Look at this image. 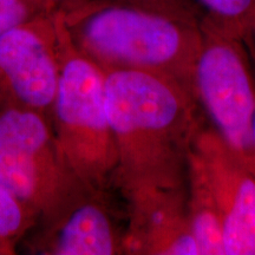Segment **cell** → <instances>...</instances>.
<instances>
[{"mask_svg":"<svg viewBox=\"0 0 255 255\" xmlns=\"http://www.w3.org/2000/svg\"><path fill=\"white\" fill-rule=\"evenodd\" d=\"M206 13L237 27L241 34L255 25V0H195Z\"/></svg>","mask_w":255,"mask_h":255,"instance_id":"cell-12","label":"cell"},{"mask_svg":"<svg viewBox=\"0 0 255 255\" xmlns=\"http://www.w3.org/2000/svg\"><path fill=\"white\" fill-rule=\"evenodd\" d=\"M111 4L131 6L168 17L188 21H200L205 11L195 0H102Z\"/></svg>","mask_w":255,"mask_h":255,"instance_id":"cell-13","label":"cell"},{"mask_svg":"<svg viewBox=\"0 0 255 255\" xmlns=\"http://www.w3.org/2000/svg\"><path fill=\"white\" fill-rule=\"evenodd\" d=\"M126 227L109 188L79 183L58 208L38 221L28 248L43 255L124 254Z\"/></svg>","mask_w":255,"mask_h":255,"instance_id":"cell-7","label":"cell"},{"mask_svg":"<svg viewBox=\"0 0 255 255\" xmlns=\"http://www.w3.org/2000/svg\"><path fill=\"white\" fill-rule=\"evenodd\" d=\"M38 221L37 213L0 182V255L17 253L18 245Z\"/></svg>","mask_w":255,"mask_h":255,"instance_id":"cell-11","label":"cell"},{"mask_svg":"<svg viewBox=\"0 0 255 255\" xmlns=\"http://www.w3.org/2000/svg\"><path fill=\"white\" fill-rule=\"evenodd\" d=\"M59 82L51 123L66 164L83 184L110 188L117 152L105 107V72L75 45L62 12L53 13Z\"/></svg>","mask_w":255,"mask_h":255,"instance_id":"cell-3","label":"cell"},{"mask_svg":"<svg viewBox=\"0 0 255 255\" xmlns=\"http://www.w3.org/2000/svg\"><path fill=\"white\" fill-rule=\"evenodd\" d=\"M244 37L245 44L250 53L252 65H253V71H254V77H255V25L253 27L248 28V30L242 34ZM254 144H255V119H254Z\"/></svg>","mask_w":255,"mask_h":255,"instance_id":"cell-16","label":"cell"},{"mask_svg":"<svg viewBox=\"0 0 255 255\" xmlns=\"http://www.w3.org/2000/svg\"><path fill=\"white\" fill-rule=\"evenodd\" d=\"M127 201L124 254L200 255L191 229L184 188H145Z\"/></svg>","mask_w":255,"mask_h":255,"instance_id":"cell-9","label":"cell"},{"mask_svg":"<svg viewBox=\"0 0 255 255\" xmlns=\"http://www.w3.org/2000/svg\"><path fill=\"white\" fill-rule=\"evenodd\" d=\"M193 149L205 165L221 207L225 255H255V169L210 126L203 124Z\"/></svg>","mask_w":255,"mask_h":255,"instance_id":"cell-8","label":"cell"},{"mask_svg":"<svg viewBox=\"0 0 255 255\" xmlns=\"http://www.w3.org/2000/svg\"><path fill=\"white\" fill-rule=\"evenodd\" d=\"M53 13L0 34V105L38 111L51 119L59 82Z\"/></svg>","mask_w":255,"mask_h":255,"instance_id":"cell-6","label":"cell"},{"mask_svg":"<svg viewBox=\"0 0 255 255\" xmlns=\"http://www.w3.org/2000/svg\"><path fill=\"white\" fill-rule=\"evenodd\" d=\"M41 5L45 6L50 12H62L68 13L70 11L81 7L90 0H38Z\"/></svg>","mask_w":255,"mask_h":255,"instance_id":"cell-15","label":"cell"},{"mask_svg":"<svg viewBox=\"0 0 255 255\" xmlns=\"http://www.w3.org/2000/svg\"><path fill=\"white\" fill-rule=\"evenodd\" d=\"M63 17L75 45L104 71L137 70L193 91L200 21L102 0H90Z\"/></svg>","mask_w":255,"mask_h":255,"instance_id":"cell-2","label":"cell"},{"mask_svg":"<svg viewBox=\"0 0 255 255\" xmlns=\"http://www.w3.org/2000/svg\"><path fill=\"white\" fill-rule=\"evenodd\" d=\"M52 13L38 0H0V34L41 14Z\"/></svg>","mask_w":255,"mask_h":255,"instance_id":"cell-14","label":"cell"},{"mask_svg":"<svg viewBox=\"0 0 255 255\" xmlns=\"http://www.w3.org/2000/svg\"><path fill=\"white\" fill-rule=\"evenodd\" d=\"M186 190L190 225L200 255H225L221 207L209 175L193 146L188 158Z\"/></svg>","mask_w":255,"mask_h":255,"instance_id":"cell-10","label":"cell"},{"mask_svg":"<svg viewBox=\"0 0 255 255\" xmlns=\"http://www.w3.org/2000/svg\"><path fill=\"white\" fill-rule=\"evenodd\" d=\"M193 91L209 126L255 169V77L241 32L214 15L200 19Z\"/></svg>","mask_w":255,"mask_h":255,"instance_id":"cell-4","label":"cell"},{"mask_svg":"<svg viewBox=\"0 0 255 255\" xmlns=\"http://www.w3.org/2000/svg\"><path fill=\"white\" fill-rule=\"evenodd\" d=\"M105 72V107L117 152L114 184L122 195L184 188L188 158L203 127L189 88L137 70Z\"/></svg>","mask_w":255,"mask_h":255,"instance_id":"cell-1","label":"cell"},{"mask_svg":"<svg viewBox=\"0 0 255 255\" xmlns=\"http://www.w3.org/2000/svg\"><path fill=\"white\" fill-rule=\"evenodd\" d=\"M0 182L39 220L82 183L63 157L49 116L0 105Z\"/></svg>","mask_w":255,"mask_h":255,"instance_id":"cell-5","label":"cell"}]
</instances>
